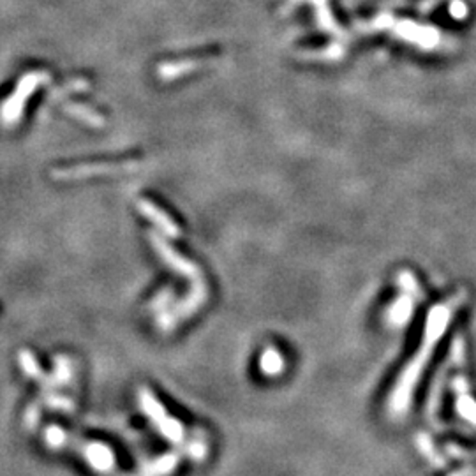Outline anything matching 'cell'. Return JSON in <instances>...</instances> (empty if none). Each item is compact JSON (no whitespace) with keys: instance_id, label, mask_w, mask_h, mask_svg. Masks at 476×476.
<instances>
[{"instance_id":"1","label":"cell","mask_w":476,"mask_h":476,"mask_svg":"<svg viewBox=\"0 0 476 476\" xmlns=\"http://www.w3.org/2000/svg\"><path fill=\"white\" fill-rule=\"evenodd\" d=\"M464 302H466V291H457L455 295L446 298L445 302L438 303V305H436L434 309L428 313L422 350H420V353L416 355L415 360L409 364L408 372H406V376H404V384H401V391L411 386L413 381L418 378V374L422 372L423 365H426L428 357H431L432 350H434V346L438 344L439 337L446 332L448 325L452 323L453 316H455L457 310L463 307Z\"/></svg>"},{"instance_id":"2","label":"cell","mask_w":476,"mask_h":476,"mask_svg":"<svg viewBox=\"0 0 476 476\" xmlns=\"http://www.w3.org/2000/svg\"><path fill=\"white\" fill-rule=\"evenodd\" d=\"M50 80L48 72L45 71H34L25 75L23 78L18 82L16 89L11 97H7V101L4 102L2 108H0V120H2L6 126H13L18 122L21 112H23L25 104H27L28 97Z\"/></svg>"},{"instance_id":"3","label":"cell","mask_w":476,"mask_h":476,"mask_svg":"<svg viewBox=\"0 0 476 476\" xmlns=\"http://www.w3.org/2000/svg\"><path fill=\"white\" fill-rule=\"evenodd\" d=\"M133 164H80L71 168H57L51 171L55 180H76V178H89L95 175H109L131 168Z\"/></svg>"},{"instance_id":"4","label":"cell","mask_w":476,"mask_h":476,"mask_svg":"<svg viewBox=\"0 0 476 476\" xmlns=\"http://www.w3.org/2000/svg\"><path fill=\"white\" fill-rule=\"evenodd\" d=\"M64 108L69 115H72L75 119H80L82 122L89 124V126H102L101 117H99L94 109L87 108V106L78 104V102H67Z\"/></svg>"},{"instance_id":"5","label":"cell","mask_w":476,"mask_h":476,"mask_svg":"<svg viewBox=\"0 0 476 476\" xmlns=\"http://www.w3.org/2000/svg\"><path fill=\"white\" fill-rule=\"evenodd\" d=\"M18 360H20V365L25 369V372H27L31 378L39 379V381L46 379L45 372H43V369L39 367L38 360H36V357L31 353V351H27V350L20 351V355H18Z\"/></svg>"},{"instance_id":"6","label":"cell","mask_w":476,"mask_h":476,"mask_svg":"<svg viewBox=\"0 0 476 476\" xmlns=\"http://www.w3.org/2000/svg\"><path fill=\"white\" fill-rule=\"evenodd\" d=\"M411 309H413V302L409 296H406V298H399V302L395 303L394 309H391V318H394L397 323H401V321H406L409 318V314H411Z\"/></svg>"},{"instance_id":"7","label":"cell","mask_w":476,"mask_h":476,"mask_svg":"<svg viewBox=\"0 0 476 476\" xmlns=\"http://www.w3.org/2000/svg\"><path fill=\"white\" fill-rule=\"evenodd\" d=\"M85 87H87V82H83V80H75V82L69 83L67 87H60V89H55L53 92H51V97L62 99V97H65L67 94L78 92V90H85Z\"/></svg>"}]
</instances>
